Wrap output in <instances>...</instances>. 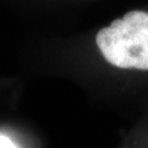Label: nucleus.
Here are the masks:
<instances>
[{
    "mask_svg": "<svg viewBox=\"0 0 148 148\" xmlns=\"http://www.w3.org/2000/svg\"><path fill=\"white\" fill-rule=\"evenodd\" d=\"M0 148H18V146L9 137L0 135Z\"/></svg>",
    "mask_w": 148,
    "mask_h": 148,
    "instance_id": "obj_1",
    "label": "nucleus"
}]
</instances>
